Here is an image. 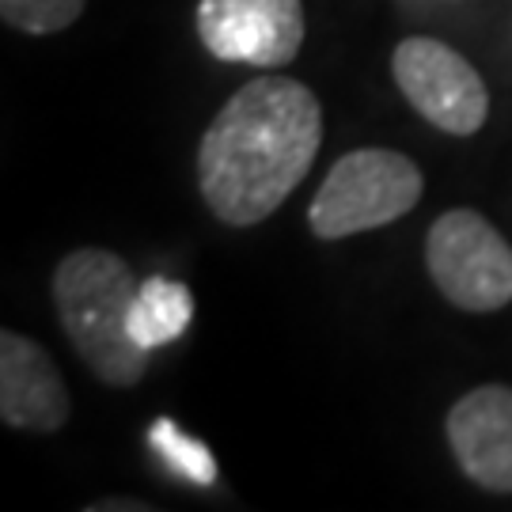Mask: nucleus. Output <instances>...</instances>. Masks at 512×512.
<instances>
[{
  "label": "nucleus",
  "mask_w": 512,
  "mask_h": 512,
  "mask_svg": "<svg viewBox=\"0 0 512 512\" xmlns=\"http://www.w3.org/2000/svg\"><path fill=\"white\" fill-rule=\"evenodd\" d=\"M323 145V107L293 76H255L209 122L198 186L220 224L251 228L304 183Z\"/></svg>",
  "instance_id": "1"
},
{
  "label": "nucleus",
  "mask_w": 512,
  "mask_h": 512,
  "mask_svg": "<svg viewBox=\"0 0 512 512\" xmlns=\"http://www.w3.org/2000/svg\"><path fill=\"white\" fill-rule=\"evenodd\" d=\"M194 319V296L183 281L171 277H148L133 296L129 308V334L141 349L171 346L175 338H183L186 327Z\"/></svg>",
  "instance_id": "9"
},
{
  "label": "nucleus",
  "mask_w": 512,
  "mask_h": 512,
  "mask_svg": "<svg viewBox=\"0 0 512 512\" xmlns=\"http://www.w3.org/2000/svg\"><path fill=\"white\" fill-rule=\"evenodd\" d=\"M84 0H0V16L23 35H57L73 27Z\"/></svg>",
  "instance_id": "11"
},
{
  "label": "nucleus",
  "mask_w": 512,
  "mask_h": 512,
  "mask_svg": "<svg viewBox=\"0 0 512 512\" xmlns=\"http://www.w3.org/2000/svg\"><path fill=\"white\" fill-rule=\"evenodd\" d=\"M448 444L471 482L512 494V387L482 384L467 391L448 410Z\"/></svg>",
  "instance_id": "7"
},
{
  "label": "nucleus",
  "mask_w": 512,
  "mask_h": 512,
  "mask_svg": "<svg viewBox=\"0 0 512 512\" xmlns=\"http://www.w3.org/2000/svg\"><path fill=\"white\" fill-rule=\"evenodd\" d=\"M425 266L448 304L463 311H501L512 304V247L475 209H448L425 239Z\"/></svg>",
  "instance_id": "4"
},
{
  "label": "nucleus",
  "mask_w": 512,
  "mask_h": 512,
  "mask_svg": "<svg viewBox=\"0 0 512 512\" xmlns=\"http://www.w3.org/2000/svg\"><path fill=\"white\" fill-rule=\"evenodd\" d=\"M118 509L145 512L148 505H145V501H92V505H88V512H118Z\"/></svg>",
  "instance_id": "12"
},
{
  "label": "nucleus",
  "mask_w": 512,
  "mask_h": 512,
  "mask_svg": "<svg viewBox=\"0 0 512 512\" xmlns=\"http://www.w3.org/2000/svg\"><path fill=\"white\" fill-rule=\"evenodd\" d=\"M421 186L418 164L395 148L346 152L311 198V232L319 239H346L395 224L421 202Z\"/></svg>",
  "instance_id": "3"
},
{
  "label": "nucleus",
  "mask_w": 512,
  "mask_h": 512,
  "mask_svg": "<svg viewBox=\"0 0 512 512\" xmlns=\"http://www.w3.org/2000/svg\"><path fill=\"white\" fill-rule=\"evenodd\" d=\"M399 92L429 126L452 137H471L486 126L490 92L467 57L437 38H403L391 57Z\"/></svg>",
  "instance_id": "5"
},
{
  "label": "nucleus",
  "mask_w": 512,
  "mask_h": 512,
  "mask_svg": "<svg viewBox=\"0 0 512 512\" xmlns=\"http://www.w3.org/2000/svg\"><path fill=\"white\" fill-rule=\"evenodd\" d=\"M198 38L217 61H239L255 69L293 65L304 42L300 0H202Z\"/></svg>",
  "instance_id": "6"
},
{
  "label": "nucleus",
  "mask_w": 512,
  "mask_h": 512,
  "mask_svg": "<svg viewBox=\"0 0 512 512\" xmlns=\"http://www.w3.org/2000/svg\"><path fill=\"white\" fill-rule=\"evenodd\" d=\"M73 414L69 387L50 353L27 334H0V418L27 433H57Z\"/></svg>",
  "instance_id": "8"
},
{
  "label": "nucleus",
  "mask_w": 512,
  "mask_h": 512,
  "mask_svg": "<svg viewBox=\"0 0 512 512\" xmlns=\"http://www.w3.org/2000/svg\"><path fill=\"white\" fill-rule=\"evenodd\" d=\"M148 444L164 456V463L171 471H179L183 478H190L194 486H213V482H217V459H213V452H209L198 437L183 433L171 418L152 421Z\"/></svg>",
  "instance_id": "10"
},
{
  "label": "nucleus",
  "mask_w": 512,
  "mask_h": 512,
  "mask_svg": "<svg viewBox=\"0 0 512 512\" xmlns=\"http://www.w3.org/2000/svg\"><path fill=\"white\" fill-rule=\"evenodd\" d=\"M137 277L107 247H80L54 270V304L65 338L107 387H133L145 376L148 349L129 334Z\"/></svg>",
  "instance_id": "2"
}]
</instances>
